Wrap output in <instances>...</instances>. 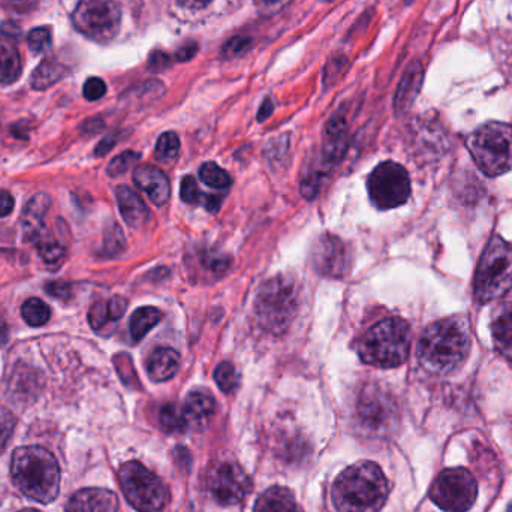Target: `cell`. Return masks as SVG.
<instances>
[{"label":"cell","mask_w":512,"mask_h":512,"mask_svg":"<svg viewBox=\"0 0 512 512\" xmlns=\"http://www.w3.org/2000/svg\"><path fill=\"white\" fill-rule=\"evenodd\" d=\"M508 512H512V504L510 505V508H508Z\"/></svg>","instance_id":"680465c9"},{"label":"cell","mask_w":512,"mask_h":512,"mask_svg":"<svg viewBox=\"0 0 512 512\" xmlns=\"http://www.w3.org/2000/svg\"><path fill=\"white\" fill-rule=\"evenodd\" d=\"M180 369V355L173 348L155 349L147 361V373L155 382H167L177 375Z\"/></svg>","instance_id":"ffe728a7"},{"label":"cell","mask_w":512,"mask_h":512,"mask_svg":"<svg viewBox=\"0 0 512 512\" xmlns=\"http://www.w3.org/2000/svg\"><path fill=\"white\" fill-rule=\"evenodd\" d=\"M259 2H262V3H274V2H277V0H259Z\"/></svg>","instance_id":"9f6ffc18"},{"label":"cell","mask_w":512,"mask_h":512,"mask_svg":"<svg viewBox=\"0 0 512 512\" xmlns=\"http://www.w3.org/2000/svg\"><path fill=\"white\" fill-rule=\"evenodd\" d=\"M0 33L6 36V38H20L21 29L14 21H3V23L0 24Z\"/></svg>","instance_id":"f907efd6"},{"label":"cell","mask_w":512,"mask_h":512,"mask_svg":"<svg viewBox=\"0 0 512 512\" xmlns=\"http://www.w3.org/2000/svg\"><path fill=\"white\" fill-rule=\"evenodd\" d=\"M116 198L120 215L132 230H140L149 222V209H147L143 198L134 189L129 188V186H119L116 189Z\"/></svg>","instance_id":"ac0fdd59"},{"label":"cell","mask_w":512,"mask_h":512,"mask_svg":"<svg viewBox=\"0 0 512 512\" xmlns=\"http://www.w3.org/2000/svg\"><path fill=\"white\" fill-rule=\"evenodd\" d=\"M390 495L384 472L373 462H358L334 481L331 499L337 512H379Z\"/></svg>","instance_id":"7a4b0ae2"},{"label":"cell","mask_w":512,"mask_h":512,"mask_svg":"<svg viewBox=\"0 0 512 512\" xmlns=\"http://www.w3.org/2000/svg\"><path fill=\"white\" fill-rule=\"evenodd\" d=\"M140 153L132 152V150H128V152L120 153L119 156L113 159V161L108 164L107 174L110 177H119L123 176V174L128 173L138 161H140Z\"/></svg>","instance_id":"e575fe53"},{"label":"cell","mask_w":512,"mask_h":512,"mask_svg":"<svg viewBox=\"0 0 512 512\" xmlns=\"http://www.w3.org/2000/svg\"><path fill=\"white\" fill-rule=\"evenodd\" d=\"M197 51V44H195V42H188V44L183 45V47L177 50L176 59L179 60V62H188V60H191L192 57L197 54Z\"/></svg>","instance_id":"681fc988"},{"label":"cell","mask_w":512,"mask_h":512,"mask_svg":"<svg viewBox=\"0 0 512 512\" xmlns=\"http://www.w3.org/2000/svg\"><path fill=\"white\" fill-rule=\"evenodd\" d=\"M492 334L498 351L512 363V303L504 304L496 310Z\"/></svg>","instance_id":"44dd1931"},{"label":"cell","mask_w":512,"mask_h":512,"mask_svg":"<svg viewBox=\"0 0 512 512\" xmlns=\"http://www.w3.org/2000/svg\"><path fill=\"white\" fill-rule=\"evenodd\" d=\"M180 197L185 203L188 204H200L204 209L209 212L216 213L221 209L222 198L218 195L204 194L201 189L198 188L197 180L192 176L185 177L182 180V188H180Z\"/></svg>","instance_id":"83f0119b"},{"label":"cell","mask_w":512,"mask_h":512,"mask_svg":"<svg viewBox=\"0 0 512 512\" xmlns=\"http://www.w3.org/2000/svg\"><path fill=\"white\" fill-rule=\"evenodd\" d=\"M134 182L141 191L146 192L155 206L162 207L171 197L170 180L164 171L155 165H140L134 170Z\"/></svg>","instance_id":"9a60e30c"},{"label":"cell","mask_w":512,"mask_h":512,"mask_svg":"<svg viewBox=\"0 0 512 512\" xmlns=\"http://www.w3.org/2000/svg\"><path fill=\"white\" fill-rule=\"evenodd\" d=\"M472 158L486 176L498 177L512 170V128L507 123L481 126L469 140Z\"/></svg>","instance_id":"8992f818"},{"label":"cell","mask_w":512,"mask_h":512,"mask_svg":"<svg viewBox=\"0 0 512 512\" xmlns=\"http://www.w3.org/2000/svg\"><path fill=\"white\" fill-rule=\"evenodd\" d=\"M348 150V123L345 117L336 114L325 126L324 158L325 161L339 162Z\"/></svg>","instance_id":"d6986e66"},{"label":"cell","mask_w":512,"mask_h":512,"mask_svg":"<svg viewBox=\"0 0 512 512\" xmlns=\"http://www.w3.org/2000/svg\"><path fill=\"white\" fill-rule=\"evenodd\" d=\"M312 264L316 273L330 279H342L351 267V255L342 239L333 234L319 237L312 249Z\"/></svg>","instance_id":"5bb4252c"},{"label":"cell","mask_w":512,"mask_h":512,"mask_svg":"<svg viewBox=\"0 0 512 512\" xmlns=\"http://www.w3.org/2000/svg\"><path fill=\"white\" fill-rule=\"evenodd\" d=\"M21 56L18 48L8 38L0 36V83L12 84L20 77Z\"/></svg>","instance_id":"d4e9b609"},{"label":"cell","mask_w":512,"mask_h":512,"mask_svg":"<svg viewBox=\"0 0 512 512\" xmlns=\"http://www.w3.org/2000/svg\"><path fill=\"white\" fill-rule=\"evenodd\" d=\"M512 288V249L493 237L484 249L475 276V295L481 304L499 300Z\"/></svg>","instance_id":"52a82bcc"},{"label":"cell","mask_w":512,"mask_h":512,"mask_svg":"<svg viewBox=\"0 0 512 512\" xmlns=\"http://www.w3.org/2000/svg\"><path fill=\"white\" fill-rule=\"evenodd\" d=\"M411 336L408 322L387 318L373 325L358 343L357 351L363 363L379 369L402 366L409 354Z\"/></svg>","instance_id":"277c9868"},{"label":"cell","mask_w":512,"mask_h":512,"mask_svg":"<svg viewBox=\"0 0 512 512\" xmlns=\"http://www.w3.org/2000/svg\"><path fill=\"white\" fill-rule=\"evenodd\" d=\"M122 12L114 0H80L72 12V23L89 39L107 42L120 29Z\"/></svg>","instance_id":"30bf717a"},{"label":"cell","mask_w":512,"mask_h":512,"mask_svg":"<svg viewBox=\"0 0 512 512\" xmlns=\"http://www.w3.org/2000/svg\"><path fill=\"white\" fill-rule=\"evenodd\" d=\"M119 483L126 501L140 512L164 510L170 492L164 481L140 462H128L120 468Z\"/></svg>","instance_id":"ba28073f"},{"label":"cell","mask_w":512,"mask_h":512,"mask_svg":"<svg viewBox=\"0 0 512 512\" xmlns=\"http://www.w3.org/2000/svg\"><path fill=\"white\" fill-rule=\"evenodd\" d=\"M254 512H298V507L291 490L274 486L259 496Z\"/></svg>","instance_id":"7402d4cb"},{"label":"cell","mask_w":512,"mask_h":512,"mask_svg":"<svg viewBox=\"0 0 512 512\" xmlns=\"http://www.w3.org/2000/svg\"><path fill=\"white\" fill-rule=\"evenodd\" d=\"M215 381L224 393L230 394L239 387V373H237L236 367L233 364L225 361V363H221L216 367Z\"/></svg>","instance_id":"836d02e7"},{"label":"cell","mask_w":512,"mask_h":512,"mask_svg":"<svg viewBox=\"0 0 512 512\" xmlns=\"http://www.w3.org/2000/svg\"><path fill=\"white\" fill-rule=\"evenodd\" d=\"M107 93V84L101 78L93 77L84 83L83 95L87 101H98Z\"/></svg>","instance_id":"b9f144b4"},{"label":"cell","mask_w":512,"mask_h":512,"mask_svg":"<svg viewBox=\"0 0 512 512\" xmlns=\"http://www.w3.org/2000/svg\"><path fill=\"white\" fill-rule=\"evenodd\" d=\"M66 72L68 71H66L65 65L60 63L56 57H48V59L42 60L38 68L33 71L30 84L33 89L45 90L59 83L65 77Z\"/></svg>","instance_id":"4316f807"},{"label":"cell","mask_w":512,"mask_h":512,"mask_svg":"<svg viewBox=\"0 0 512 512\" xmlns=\"http://www.w3.org/2000/svg\"><path fill=\"white\" fill-rule=\"evenodd\" d=\"M45 291L53 297L60 298V300H66L71 297V286L65 282H50L45 285Z\"/></svg>","instance_id":"bcb514c9"},{"label":"cell","mask_w":512,"mask_h":512,"mask_svg":"<svg viewBox=\"0 0 512 512\" xmlns=\"http://www.w3.org/2000/svg\"><path fill=\"white\" fill-rule=\"evenodd\" d=\"M324 176L321 173H313L301 182V195L307 200H313L321 189Z\"/></svg>","instance_id":"7bdbcfd3"},{"label":"cell","mask_w":512,"mask_h":512,"mask_svg":"<svg viewBox=\"0 0 512 512\" xmlns=\"http://www.w3.org/2000/svg\"><path fill=\"white\" fill-rule=\"evenodd\" d=\"M162 315L156 307H140L132 313L131 321H129V331H131L132 339L140 342L143 337L161 321Z\"/></svg>","instance_id":"f1b7e54d"},{"label":"cell","mask_w":512,"mask_h":512,"mask_svg":"<svg viewBox=\"0 0 512 512\" xmlns=\"http://www.w3.org/2000/svg\"><path fill=\"white\" fill-rule=\"evenodd\" d=\"M358 420L366 432L376 436L387 435L397 421L396 408L390 397L375 387L363 391L358 402Z\"/></svg>","instance_id":"4fadbf2b"},{"label":"cell","mask_w":512,"mask_h":512,"mask_svg":"<svg viewBox=\"0 0 512 512\" xmlns=\"http://www.w3.org/2000/svg\"><path fill=\"white\" fill-rule=\"evenodd\" d=\"M216 402L212 394L204 390L191 391L185 400V414L189 423L203 424L215 414Z\"/></svg>","instance_id":"603a6c76"},{"label":"cell","mask_w":512,"mask_h":512,"mask_svg":"<svg viewBox=\"0 0 512 512\" xmlns=\"http://www.w3.org/2000/svg\"><path fill=\"white\" fill-rule=\"evenodd\" d=\"M210 495L222 507L240 504L251 492V480L234 463H221L212 468L207 477Z\"/></svg>","instance_id":"7c38bea8"},{"label":"cell","mask_w":512,"mask_h":512,"mask_svg":"<svg viewBox=\"0 0 512 512\" xmlns=\"http://www.w3.org/2000/svg\"><path fill=\"white\" fill-rule=\"evenodd\" d=\"M14 197L9 192L0 191V218H6L14 210Z\"/></svg>","instance_id":"c3c4849f"},{"label":"cell","mask_w":512,"mask_h":512,"mask_svg":"<svg viewBox=\"0 0 512 512\" xmlns=\"http://www.w3.org/2000/svg\"><path fill=\"white\" fill-rule=\"evenodd\" d=\"M51 207V198L47 194H38L26 204L21 215V228L24 237L30 242L38 243L45 236L44 218Z\"/></svg>","instance_id":"e0dca14e"},{"label":"cell","mask_w":512,"mask_h":512,"mask_svg":"<svg viewBox=\"0 0 512 512\" xmlns=\"http://www.w3.org/2000/svg\"><path fill=\"white\" fill-rule=\"evenodd\" d=\"M198 273L207 279H219L224 276L231 267L230 255L218 251V249L207 248L197 252Z\"/></svg>","instance_id":"cb8c5ba5"},{"label":"cell","mask_w":512,"mask_h":512,"mask_svg":"<svg viewBox=\"0 0 512 512\" xmlns=\"http://www.w3.org/2000/svg\"><path fill=\"white\" fill-rule=\"evenodd\" d=\"M36 245H38L39 256L47 264H57L65 256V249L54 240L48 239L47 236L42 237Z\"/></svg>","instance_id":"8d00e7d4"},{"label":"cell","mask_w":512,"mask_h":512,"mask_svg":"<svg viewBox=\"0 0 512 512\" xmlns=\"http://www.w3.org/2000/svg\"><path fill=\"white\" fill-rule=\"evenodd\" d=\"M478 496V484L468 469H445L438 475L430 499L441 510L447 512H466L474 507Z\"/></svg>","instance_id":"9c48e42d"},{"label":"cell","mask_w":512,"mask_h":512,"mask_svg":"<svg viewBox=\"0 0 512 512\" xmlns=\"http://www.w3.org/2000/svg\"><path fill=\"white\" fill-rule=\"evenodd\" d=\"M114 144H116V138H113V137L104 138V140H102L101 143H99L98 146H96L95 155L96 156L107 155V153L110 152L111 149H113Z\"/></svg>","instance_id":"816d5d0a"},{"label":"cell","mask_w":512,"mask_h":512,"mask_svg":"<svg viewBox=\"0 0 512 512\" xmlns=\"http://www.w3.org/2000/svg\"><path fill=\"white\" fill-rule=\"evenodd\" d=\"M126 239L123 236L122 228L117 224H111L105 230L104 236V255L116 256L125 249Z\"/></svg>","instance_id":"d590c367"},{"label":"cell","mask_w":512,"mask_h":512,"mask_svg":"<svg viewBox=\"0 0 512 512\" xmlns=\"http://www.w3.org/2000/svg\"><path fill=\"white\" fill-rule=\"evenodd\" d=\"M170 56L165 54L164 51H155V53L150 56V68L155 69V71H162V69L170 66Z\"/></svg>","instance_id":"7dc6e473"},{"label":"cell","mask_w":512,"mask_h":512,"mask_svg":"<svg viewBox=\"0 0 512 512\" xmlns=\"http://www.w3.org/2000/svg\"><path fill=\"white\" fill-rule=\"evenodd\" d=\"M180 153V138L176 132H165L159 137L155 147V156L158 161L168 162L176 161Z\"/></svg>","instance_id":"d6a6232c"},{"label":"cell","mask_w":512,"mask_h":512,"mask_svg":"<svg viewBox=\"0 0 512 512\" xmlns=\"http://www.w3.org/2000/svg\"><path fill=\"white\" fill-rule=\"evenodd\" d=\"M213 0H176L177 5L183 6L186 9H201L206 8Z\"/></svg>","instance_id":"f5cc1de1"},{"label":"cell","mask_w":512,"mask_h":512,"mask_svg":"<svg viewBox=\"0 0 512 512\" xmlns=\"http://www.w3.org/2000/svg\"><path fill=\"white\" fill-rule=\"evenodd\" d=\"M21 512H39V511H36V510H30V508H29V510H23V511H21Z\"/></svg>","instance_id":"6f0895ef"},{"label":"cell","mask_w":512,"mask_h":512,"mask_svg":"<svg viewBox=\"0 0 512 512\" xmlns=\"http://www.w3.org/2000/svg\"><path fill=\"white\" fill-rule=\"evenodd\" d=\"M251 47V39L246 38V36H236V38L230 39V41L225 44L224 56L228 57V59L243 56V54L248 53Z\"/></svg>","instance_id":"60d3db41"},{"label":"cell","mask_w":512,"mask_h":512,"mask_svg":"<svg viewBox=\"0 0 512 512\" xmlns=\"http://www.w3.org/2000/svg\"><path fill=\"white\" fill-rule=\"evenodd\" d=\"M159 424L167 433H185L189 420L186 417L185 409L179 408L173 403H167L159 411Z\"/></svg>","instance_id":"f546056e"},{"label":"cell","mask_w":512,"mask_h":512,"mask_svg":"<svg viewBox=\"0 0 512 512\" xmlns=\"http://www.w3.org/2000/svg\"><path fill=\"white\" fill-rule=\"evenodd\" d=\"M421 81H423V68L420 63H414L403 75L402 83L397 90L396 102H394L397 111L402 113L408 110L409 105L414 102L415 96L420 92Z\"/></svg>","instance_id":"484cf974"},{"label":"cell","mask_w":512,"mask_h":512,"mask_svg":"<svg viewBox=\"0 0 512 512\" xmlns=\"http://www.w3.org/2000/svg\"><path fill=\"white\" fill-rule=\"evenodd\" d=\"M298 291L291 277L276 276L256 292L255 313L259 325L271 334L285 333L294 321Z\"/></svg>","instance_id":"5b68a950"},{"label":"cell","mask_w":512,"mask_h":512,"mask_svg":"<svg viewBox=\"0 0 512 512\" xmlns=\"http://www.w3.org/2000/svg\"><path fill=\"white\" fill-rule=\"evenodd\" d=\"M119 501L113 492L107 489H83L75 493L66 512H117Z\"/></svg>","instance_id":"2e32d148"},{"label":"cell","mask_w":512,"mask_h":512,"mask_svg":"<svg viewBox=\"0 0 512 512\" xmlns=\"http://www.w3.org/2000/svg\"><path fill=\"white\" fill-rule=\"evenodd\" d=\"M367 192L373 206L381 210L397 209L411 195L408 171L396 162L378 165L367 179Z\"/></svg>","instance_id":"8fae6325"},{"label":"cell","mask_w":512,"mask_h":512,"mask_svg":"<svg viewBox=\"0 0 512 512\" xmlns=\"http://www.w3.org/2000/svg\"><path fill=\"white\" fill-rule=\"evenodd\" d=\"M15 418L8 409L0 406V453L5 450L14 432Z\"/></svg>","instance_id":"f35d334b"},{"label":"cell","mask_w":512,"mask_h":512,"mask_svg":"<svg viewBox=\"0 0 512 512\" xmlns=\"http://www.w3.org/2000/svg\"><path fill=\"white\" fill-rule=\"evenodd\" d=\"M471 328L462 316L429 325L418 343V358L432 375H450L465 363L471 351Z\"/></svg>","instance_id":"6da1fadb"},{"label":"cell","mask_w":512,"mask_h":512,"mask_svg":"<svg viewBox=\"0 0 512 512\" xmlns=\"http://www.w3.org/2000/svg\"><path fill=\"white\" fill-rule=\"evenodd\" d=\"M126 309H128V300L125 297H116L108 300V313H110V321H119L123 315H125Z\"/></svg>","instance_id":"f6af8a7d"},{"label":"cell","mask_w":512,"mask_h":512,"mask_svg":"<svg viewBox=\"0 0 512 512\" xmlns=\"http://www.w3.org/2000/svg\"><path fill=\"white\" fill-rule=\"evenodd\" d=\"M273 108V102H271L270 99H265L264 104L259 108V122H264L265 119H268V117L271 116V113H273Z\"/></svg>","instance_id":"db71d44e"},{"label":"cell","mask_w":512,"mask_h":512,"mask_svg":"<svg viewBox=\"0 0 512 512\" xmlns=\"http://www.w3.org/2000/svg\"><path fill=\"white\" fill-rule=\"evenodd\" d=\"M11 478L21 493L41 504H50L59 495V463L45 448H17L12 454Z\"/></svg>","instance_id":"3957f363"},{"label":"cell","mask_w":512,"mask_h":512,"mask_svg":"<svg viewBox=\"0 0 512 512\" xmlns=\"http://www.w3.org/2000/svg\"><path fill=\"white\" fill-rule=\"evenodd\" d=\"M0 6L17 14H27L35 9L36 0H0Z\"/></svg>","instance_id":"ee69618b"},{"label":"cell","mask_w":512,"mask_h":512,"mask_svg":"<svg viewBox=\"0 0 512 512\" xmlns=\"http://www.w3.org/2000/svg\"><path fill=\"white\" fill-rule=\"evenodd\" d=\"M51 42H53L51 30L45 26L30 30L29 36H27V44L33 53H44L51 47Z\"/></svg>","instance_id":"74e56055"},{"label":"cell","mask_w":512,"mask_h":512,"mask_svg":"<svg viewBox=\"0 0 512 512\" xmlns=\"http://www.w3.org/2000/svg\"><path fill=\"white\" fill-rule=\"evenodd\" d=\"M110 321V313H108V301H98L93 304L89 312V324L93 330H99Z\"/></svg>","instance_id":"ab89813d"},{"label":"cell","mask_w":512,"mask_h":512,"mask_svg":"<svg viewBox=\"0 0 512 512\" xmlns=\"http://www.w3.org/2000/svg\"><path fill=\"white\" fill-rule=\"evenodd\" d=\"M8 340V330H6V325L3 322H0V345Z\"/></svg>","instance_id":"11a10c76"},{"label":"cell","mask_w":512,"mask_h":512,"mask_svg":"<svg viewBox=\"0 0 512 512\" xmlns=\"http://www.w3.org/2000/svg\"><path fill=\"white\" fill-rule=\"evenodd\" d=\"M21 316L30 327H42L50 321L51 309L39 298H29L21 306Z\"/></svg>","instance_id":"4dcf8cb0"},{"label":"cell","mask_w":512,"mask_h":512,"mask_svg":"<svg viewBox=\"0 0 512 512\" xmlns=\"http://www.w3.org/2000/svg\"><path fill=\"white\" fill-rule=\"evenodd\" d=\"M198 176H200V180L204 185L210 186L213 189H219V191L228 189L231 186L230 174L222 170L215 162H207V164L201 165Z\"/></svg>","instance_id":"1f68e13d"}]
</instances>
